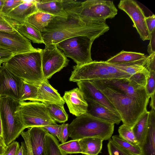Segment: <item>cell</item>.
<instances>
[{"label":"cell","mask_w":155,"mask_h":155,"mask_svg":"<svg viewBox=\"0 0 155 155\" xmlns=\"http://www.w3.org/2000/svg\"><path fill=\"white\" fill-rule=\"evenodd\" d=\"M62 3L67 13L76 17L86 25L106 23L107 19L114 18L117 13L112 1L63 0Z\"/></svg>","instance_id":"6da1fadb"},{"label":"cell","mask_w":155,"mask_h":155,"mask_svg":"<svg viewBox=\"0 0 155 155\" xmlns=\"http://www.w3.org/2000/svg\"><path fill=\"white\" fill-rule=\"evenodd\" d=\"M91 81L109 100L121 117L123 124L132 127L147 110L148 102Z\"/></svg>","instance_id":"7a4b0ae2"},{"label":"cell","mask_w":155,"mask_h":155,"mask_svg":"<svg viewBox=\"0 0 155 155\" xmlns=\"http://www.w3.org/2000/svg\"><path fill=\"white\" fill-rule=\"evenodd\" d=\"M42 49L14 54L2 64L22 81L39 85L45 79L42 68Z\"/></svg>","instance_id":"3957f363"},{"label":"cell","mask_w":155,"mask_h":155,"mask_svg":"<svg viewBox=\"0 0 155 155\" xmlns=\"http://www.w3.org/2000/svg\"><path fill=\"white\" fill-rule=\"evenodd\" d=\"M114 124L104 121L87 113L74 119L68 127L69 137L72 140L87 137L100 138L103 140L111 139Z\"/></svg>","instance_id":"277c9868"},{"label":"cell","mask_w":155,"mask_h":155,"mask_svg":"<svg viewBox=\"0 0 155 155\" xmlns=\"http://www.w3.org/2000/svg\"><path fill=\"white\" fill-rule=\"evenodd\" d=\"M73 69L69 80L76 82L84 80L128 79L131 76L103 61H94L81 65H76Z\"/></svg>","instance_id":"5b68a950"},{"label":"cell","mask_w":155,"mask_h":155,"mask_svg":"<svg viewBox=\"0 0 155 155\" xmlns=\"http://www.w3.org/2000/svg\"><path fill=\"white\" fill-rule=\"evenodd\" d=\"M19 105L18 101L7 97H0V117L7 147L26 129L18 113Z\"/></svg>","instance_id":"8992f818"},{"label":"cell","mask_w":155,"mask_h":155,"mask_svg":"<svg viewBox=\"0 0 155 155\" xmlns=\"http://www.w3.org/2000/svg\"><path fill=\"white\" fill-rule=\"evenodd\" d=\"M109 29V26L104 23L41 32L46 45L56 44L65 39L78 36H86L94 41Z\"/></svg>","instance_id":"52a82bcc"},{"label":"cell","mask_w":155,"mask_h":155,"mask_svg":"<svg viewBox=\"0 0 155 155\" xmlns=\"http://www.w3.org/2000/svg\"><path fill=\"white\" fill-rule=\"evenodd\" d=\"M18 111L26 128L57 124L51 117L45 104L41 102L19 101Z\"/></svg>","instance_id":"ba28073f"},{"label":"cell","mask_w":155,"mask_h":155,"mask_svg":"<svg viewBox=\"0 0 155 155\" xmlns=\"http://www.w3.org/2000/svg\"><path fill=\"white\" fill-rule=\"evenodd\" d=\"M93 41L85 36H78L65 39L55 44L62 50L66 57L71 58L77 65L92 61L91 49Z\"/></svg>","instance_id":"9c48e42d"},{"label":"cell","mask_w":155,"mask_h":155,"mask_svg":"<svg viewBox=\"0 0 155 155\" xmlns=\"http://www.w3.org/2000/svg\"><path fill=\"white\" fill-rule=\"evenodd\" d=\"M45 45L41 51L42 68L45 78L48 80L67 66L69 60L55 44Z\"/></svg>","instance_id":"30bf717a"},{"label":"cell","mask_w":155,"mask_h":155,"mask_svg":"<svg viewBox=\"0 0 155 155\" xmlns=\"http://www.w3.org/2000/svg\"><path fill=\"white\" fill-rule=\"evenodd\" d=\"M0 48L11 52L14 55L37 49L32 46L30 40L15 29L10 32L0 31Z\"/></svg>","instance_id":"8fae6325"},{"label":"cell","mask_w":155,"mask_h":155,"mask_svg":"<svg viewBox=\"0 0 155 155\" xmlns=\"http://www.w3.org/2000/svg\"><path fill=\"white\" fill-rule=\"evenodd\" d=\"M118 8L123 11L129 16L139 34L140 38L144 41L150 40L145 21L146 16L143 12L137 2L133 0H122L120 1Z\"/></svg>","instance_id":"7c38bea8"},{"label":"cell","mask_w":155,"mask_h":155,"mask_svg":"<svg viewBox=\"0 0 155 155\" xmlns=\"http://www.w3.org/2000/svg\"><path fill=\"white\" fill-rule=\"evenodd\" d=\"M102 84L131 95L138 98L149 101L144 87L131 82L127 78H117L95 80Z\"/></svg>","instance_id":"4fadbf2b"},{"label":"cell","mask_w":155,"mask_h":155,"mask_svg":"<svg viewBox=\"0 0 155 155\" xmlns=\"http://www.w3.org/2000/svg\"><path fill=\"white\" fill-rule=\"evenodd\" d=\"M22 81L2 64L0 67V97H7L19 101Z\"/></svg>","instance_id":"5bb4252c"},{"label":"cell","mask_w":155,"mask_h":155,"mask_svg":"<svg viewBox=\"0 0 155 155\" xmlns=\"http://www.w3.org/2000/svg\"><path fill=\"white\" fill-rule=\"evenodd\" d=\"M62 98L73 115L77 117L87 113L88 104L78 88L65 91Z\"/></svg>","instance_id":"9a60e30c"},{"label":"cell","mask_w":155,"mask_h":155,"mask_svg":"<svg viewBox=\"0 0 155 155\" xmlns=\"http://www.w3.org/2000/svg\"><path fill=\"white\" fill-rule=\"evenodd\" d=\"M76 83L85 100L90 99L94 101L110 110L118 113L108 99L91 81H82Z\"/></svg>","instance_id":"2e32d148"},{"label":"cell","mask_w":155,"mask_h":155,"mask_svg":"<svg viewBox=\"0 0 155 155\" xmlns=\"http://www.w3.org/2000/svg\"><path fill=\"white\" fill-rule=\"evenodd\" d=\"M88 104L87 113L106 122L118 124L121 121L119 114L92 100H85Z\"/></svg>","instance_id":"e0dca14e"},{"label":"cell","mask_w":155,"mask_h":155,"mask_svg":"<svg viewBox=\"0 0 155 155\" xmlns=\"http://www.w3.org/2000/svg\"><path fill=\"white\" fill-rule=\"evenodd\" d=\"M38 11L35 0L24 1L4 16L11 23L22 24L28 17Z\"/></svg>","instance_id":"ac0fdd59"},{"label":"cell","mask_w":155,"mask_h":155,"mask_svg":"<svg viewBox=\"0 0 155 155\" xmlns=\"http://www.w3.org/2000/svg\"><path fill=\"white\" fill-rule=\"evenodd\" d=\"M36 101L44 104H64L65 103L57 90L51 85L48 80L45 79L38 85Z\"/></svg>","instance_id":"d6986e66"},{"label":"cell","mask_w":155,"mask_h":155,"mask_svg":"<svg viewBox=\"0 0 155 155\" xmlns=\"http://www.w3.org/2000/svg\"><path fill=\"white\" fill-rule=\"evenodd\" d=\"M140 148L141 155H155V110L149 111L147 132Z\"/></svg>","instance_id":"ffe728a7"},{"label":"cell","mask_w":155,"mask_h":155,"mask_svg":"<svg viewBox=\"0 0 155 155\" xmlns=\"http://www.w3.org/2000/svg\"><path fill=\"white\" fill-rule=\"evenodd\" d=\"M38 11L67 19L68 15L64 10L62 0H35Z\"/></svg>","instance_id":"44dd1931"},{"label":"cell","mask_w":155,"mask_h":155,"mask_svg":"<svg viewBox=\"0 0 155 155\" xmlns=\"http://www.w3.org/2000/svg\"><path fill=\"white\" fill-rule=\"evenodd\" d=\"M34 155H45V136L48 132L43 127L28 128Z\"/></svg>","instance_id":"7402d4cb"},{"label":"cell","mask_w":155,"mask_h":155,"mask_svg":"<svg viewBox=\"0 0 155 155\" xmlns=\"http://www.w3.org/2000/svg\"><path fill=\"white\" fill-rule=\"evenodd\" d=\"M55 16L38 11L28 17L25 22L40 31H46L49 25L52 22Z\"/></svg>","instance_id":"603a6c76"},{"label":"cell","mask_w":155,"mask_h":155,"mask_svg":"<svg viewBox=\"0 0 155 155\" xmlns=\"http://www.w3.org/2000/svg\"><path fill=\"white\" fill-rule=\"evenodd\" d=\"M103 141L100 138L94 137L79 139L81 153L85 155H97L101 152Z\"/></svg>","instance_id":"cb8c5ba5"},{"label":"cell","mask_w":155,"mask_h":155,"mask_svg":"<svg viewBox=\"0 0 155 155\" xmlns=\"http://www.w3.org/2000/svg\"><path fill=\"white\" fill-rule=\"evenodd\" d=\"M14 28L21 35L35 43L44 44L41 32L30 24L12 23Z\"/></svg>","instance_id":"d4e9b609"},{"label":"cell","mask_w":155,"mask_h":155,"mask_svg":"<svg viewBox=\"0 0 155 155\" xmlns=\"http://www.w3.org/2000/svg\"><path fill=\"white\" fill-rule=\"evenodd\" d=\"M140 53L122 51L105 62L111 64H123L137 61L146 57Z\"/></svg>","instance_id":"484cf974"},{"label":"cell","mask_w":155,"mask_h":155,"mask_svg":"<svg viewBox=\"0 0 155 155\" xmlns=\"http://www.w3.org/2000/svg\"><path fill=\"white\" fill-rule=\"evenodd\" d=\"M149 111H145L132 127L138 146L140 147L144 139L147 129Z\"/></svg>","instance_id":"4316f807"},{"label":"cell","mask_w":155,"mask_h":155,"mask_svg":"<svg viewBox=\"0 0 155 155\" xmlns=\"http://www.w3.org/2000/svg\"><path fill=\"white\" fill-rule=\"evenodd\" d=\"M38 85L22 81L19 93V101H36Z\"/></svg>","instance_id":"83f0119b"},{"label":"cell","mask_w":155,"mask_h":155,"mask_svg":"<svg viewBox=\"0 0 155 155\" xmlns=\"http://www.w3.org/2000/svg\"><path fill=\"white\" fill-rule=\"evenodd\" d=\"M146 58V57L140 60L130 63L110 64L131 76L139 72L148 71L144 66Z\"/></svg>","instance_id":"f1b7e54d"},{"label":"cell","mask_w":155,"mask_h":155,"mask_svg":"<svg viewBox=\"0 0 155 155\" xmlns=\"http://www.w3.org/2000/svg\"><path fill=\"white\" fill-rule=\"evenodd\" d=\"M45 104L51 117L55 121L64 123L67 121L68 115L64 108V104Z\"/></svg>","instance_id":"f546056e"},{"label":"cell","mask_w":155,"mask_h":155,"mask_svg":"<svg viewBox=\"0 0 155 155\" xmlns=\"http://www.w3.org/2000/svg\"><path fill=\"white\" fill-rule=\"evenodd\" d=\"M58 140L48 132L45 136V155H65L59 148Z\"/></svg>","instance_id":"4dcf8cb0"},{"label":"cell","mask_w":155,"mask_h":155,"mask_svg":"<svg viewBox=\"0 0 155 155\" xmlns=\"http://www.w3.org/2000/svg\"><path fill=\"white\" fill-rule=\"evenodd\" d=\"M113 142L118 146L135 155H141L140 148L138 145H134L120 138L118 135L111 137Z\"/></svg>","instance_id":"1f68e13d"},{"label":"cell","mask_w":155,"mask_h":155,"mask_svg":"<svg viewBox=\"0 0 155 155\" xmlns=\"http://www.w3.org/2000/svg\"><path fill=\"white\" fill-rule=\"evenodd\" d=\"M59 147L65 155L82 153L79 140H72L59 144Z\"/></svg>","instance_id":"d6a6232c"},{"label":"cell","mask_w":155,"mask_h":155,"mask_svg":"<svg viewBox=\"0 0 155 155\" xmlns=\"http://www.w3.org/2000/svg\"><path fill=\"white\" fill-rule=\"evenodd\" d=\"M119 136L124 140L134 145H138L132 127L123 124L118 129Z\"/></svg>","instance_id":"836d02e7"},{"label":"cell","mask_w":155,"mask_h":155,"mask_svg":"<svg viewBox=\"0 0 155 155\" xmlns=\"http://www.w3.org/2000/svg\"><path fill=\"white\" fill-rule=\"evenodd\" d=\"M108 140L107 148L109 155H135L118 146L111 139Z\"/></svg>","instance_id":"e575fe53"},{"label":"cell","mask_w":155,"mask_h":155,"mask_svg":"<svg viewBox=\"0 0 155 155\" xmlns=\"http://www.w3.org/2000/svg\"><path fill=\"white\" fill-rule=\"evenodd\" d=\"M147 78L145 90L147 95L150 96L155 93V71H149Z\"/></svg>","instance_id":"d590c367"},{"label":"cell","mask_w":155,"mask_h":155,"mask_svg":"<svg viewBox=\"0 0 155 155\" xmlns=\"http://www.w3.org/2000/svg\"><path fill=\"white\" fill-rule=\"evenodd\" d=\"M149 74L148 71L140 72L131 75L128 79L135 84L145 87Z\"/></svg>","instance_id":"8d00e7d4"},{"label":"cell","mask_w":155,"mask_h":155,"mask_svg":"<svg viewBox=\"0 0 155 155\" xmlns=\"http://www.w3.org/2000/svg\"><path fill=\"white\" fill-rule=\"evenodd\" d=\"M20 135H21L24 140V141L21 143V146L24 150V155H34L31 144L28 130L22 131Z\"/></svg>","instance_id":"74e56055"},{"label":"cell","mask_w":155,"mask_h":155,"mask_svg":"<svg viewBox=\"0 0 155 155\" xmlns=\"http://www.w3.org/2000/svg\"><path fill=\"white\" fill-rule=\"evenodd\" d=\"M23 0H4V4L0 12L4 15H6L9 12L22 3Z\"/></svg>","instance_id":"f35d334b"},{"label":"cell","mask_w":155,"mask_h":155,"mask_svg":"<svg viewBox=\"0 0 155 155\" xmlns=\"http://www.w3.org/2000/svg\"><path fill=\"white\" fill-rule=\"evenodd\" d=\"M68 124L63 123L61 125H59V127L57 136L58 141L61 143L66 142L69 137L68 127Z\"/></svg>","instance_id":"ab89813d"},{"label":"cell","mask_w":155,"mask_h":155,"mask_svg":"<svg viewBox=\"0 0 155 155\" xmlns=\"http://www.w3.org/2000/svg\"><path fill=\"white\" fill-rule=\"evenodd\" d=\"M15 29L12 24L0 12V31L10 32Z\"/></svg>","instance_id":"60d3db41"},{"label":"cell","mask_w":155,"mask_h":155,"mask_svg":"<svg viewBox=\"0 0 155 155\" xmlns=\"http://www.w3.org/2000/svg\"><path fill=\"white\" fill-rule=\"evenodd\" d=\"M20 147L18 143L14 141L7 147L5 155H16Z\"/></svg>","instance_id":"b9f144b4"},{"label":"cell","mask_w":155,"mask_h":155,"mask_svg":"<svg viewBox=\"0 0 155 155\" xmlns=\"http://www.w3.org/2000/svg\"><path fill=\"white\" fill-rule=\"evenodd\" d=\"M146 26L150 35L155 30V17L154 14L145 18Z\"/></svg>","instance_id":"7bdbcfd3"},{"label":"cell","mask_w":155,"mask_h":155,"mask_svg":"<svg viewBox=\"0 0 155 155\" xmlns=\"http://www.w3.org/2000/svg\"><path fill=\"white\" fill-rule=\"evenodd\" d=\"M150 40L147 49L149 55L155 52V30L150 34Z\"/></svg>","instance_id":"ee69618b"},{"label":"cell","mask_w":155,"mask_h":155,"mask_svg":"<svg viewBox=\"0 0 155 155\" xmlns=\"http://www.w3.org/2000/svg\"><path fill=\"white\" fill-rule=\"evenodd\" d=\"M13 55L11 52L0 48V61L3 63L10 58Z\"/></svg>","instance_id":"f6af8a7d"},{"label":"cell","mask_w":155,"mask_h":155,"mask_svg":"<svg viewBox=\"0 0 155 155\" xmlns=\"http://www.w3.org/2000/svg\"><path fill=\"white\" fill-rule=\"evenodd\" d=\"M59 125L57 124L51 125L43 127L49 133L54 137H57Z\"/></svg>","instance_id":"bcb514c9"},{"label":"cell","mask_w":155,"mask_h":155,"mask_svg":"<svg viewBox=\"0 0 155 155\" xmlns=\"http://www.w3.org/2000/svg\"><path fill=\"white\" fill-rule=\"evenodd\" d=\"M0 143L5 148H6V146L4 140L3 130L2 121L0 117Z\"/></svg>","instance_id":"7dc6e473"},{"label":"cell","mask_w":155,"mask_h":155,"mask_svg":"<svg viewBox=\"0 0 155 155\" xmlns=\"http://www.w3.org/2000/svg\"><path fill=\"white\" fill-rule=\"evenodd\" d=\"M155 93L153 94L150 97L151 101H150V106L151 109L155 110Z\"/></svg>","instance_id":"c3c4849f"},{"label":"cell","mask_w":155,"mask_h":155,"mask_svg":"<svg viewBox=\"0 0 155 155\" xmlns=\"http://www.w3.org/2000/svg\"><path fill=\"white\" fill-rule=\"evenodd\" d=\"M6 149L0 143V155H5Z\"/></svg>","instance_id":"681fc988"},{"label":"cell","mask_w":155,"mask_h":155,"mask_svg":"<svg viewBox=\"0 0 155 155\" xmlns=\"http://www.w3.org/2000/svg\"><path fill=\"white\" fill-rule=\"evenodd\" d=\"M16 155H24L23 149L21 145L20 146Z\"/></svg>","instance_id":"f907efd6"},{"label":"cell","mask_w":155,"mask_h":155,"mask_svg":"<svg viewBox=\"0 0 155 155\" xmlns=\"http://www.w3.org/2000/svg\"><path fill=\"white\" fill-rule=\"evenodd\" d=\"M4 4V0H0V12Z\"/></svg>","instance_id":"816d5d0a"},{"label":"cell","mask_w":155,"mask_h":155,"mask_svg":"<svg viewBox=\"0 0 155 155\" xmlns=\"http://www.w3.org/2000/svg\"><path fill=\"white\" fill-rule=\"evenodd\" d=\"M3 63V62L2 61H0V67L1 66V64Z\"/></svg>","instance_id":"f5cc1de1"}]
</instances>
